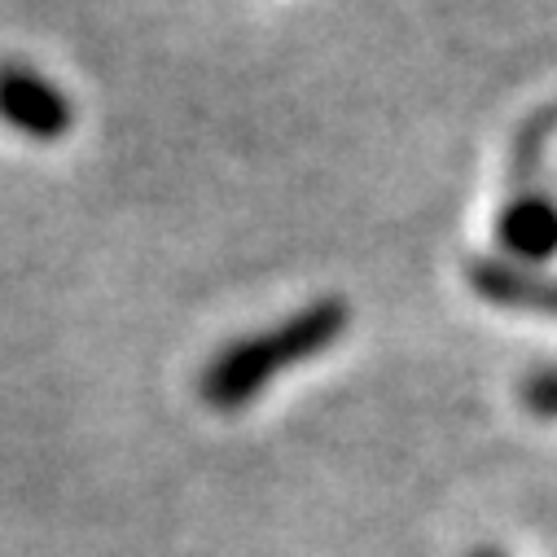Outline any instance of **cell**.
Instances as JSON below:
<instances>
[{
  "label": "cell",
  "mask_w": 557,
  "mask_h": 557,
  "mask_svg": "<svg viewBox=\"0 0 557 557\" xmlns=\"http://www.w3.org/2000/svg\"><path fill=\"white\" fill-rule=\"evenodd\" d=\"M496 242H500V250H509L522 268L553 259V255H557V202H553V198H540V194L513 198V202L500 211Z\"/></svg>",
  "instance_id": "obj_4"
},
{
  "label": "cell",
  "mask_w": 557,
  "mask_h": 557,
  "mask_svg": "<svg viewBox=\"0 0 557 557\" xmlns=\"http://www.w3.org/2000/svg\"><path fill=\"white\" fill-rule=\"evenodd\" d=\"M347 304L343 299H321L282 325H272L263 334H250L242 343H228L202 373V399L211 408H242L250 404L272 377H282L286 369L321 356L347 334Z\"/></svg>",
  "instance_id": "obj_1"
},
{
  "label": "cell",
  "mask_w": 557,
  "mask_h": 557,
  "mask_svg": "<svg viewBox=\"0 0 557 557\" xmlns=\"http://www.w3.org/2000/svg\"><path fill=\"white\" fill-rule=\"evenodd\" d=\"M522 399H527L531 412H540V417H557V369H540V373H531L527 386H522Z\"/></svg>",
  "instance_id": "obj_5"
},
{
  "label": "cell",
  "mask_w": 557,
  "mask_h": 557,
  "mask_svg": "<svg viewBox=\"0 0 557 557\" xmlns=\"http://www.w3.org/2000/svg\"><path fill=\"white\" fill-rule=\"evenodd\" d=\"M470 282L487 304L557 317V276H544L535 268L505 263V259H483L470 268Z\"/></svg>",
  "instance_id": "obj_3"
},
{
  "label": "cell",
  "mask_w": 557,
  "mask_h": 557,
  "mask_svg": "<svg viewBox=\"0 0 557 557\" xmlns=\"http://www.w3.org/2000/svg\"><path fill=\"white\" fill-rule=\"evenodd\" d=\"M474 557H500V553H492V548H487V553H474Z\"/></svg>",
  "instance_id": "obj_6"
},
{
  "label": "cell",
  "mask_w": 557,
  "mask_h": 557,
  "mask_svg": "<svg viewBox=\"0 0 557 557\" xmlns=\"http://www.w3.org/2000/svg\"><path fill=\"white\" fill-rule=\"evenodd\" d=\"M0 123H10L32 141H58L75 123V106L36 66L0 62Z\"/></svg>",
  "instance_id": "obj_2"
}]
</instances>
